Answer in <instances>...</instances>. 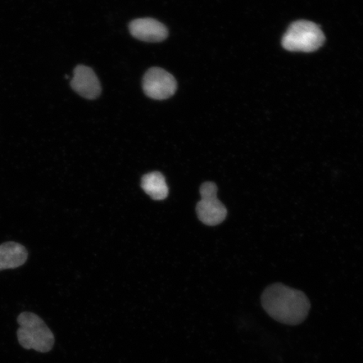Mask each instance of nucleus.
Listing matches in <instances>:
<instances>
[{"label":"nucleus","instance_id":"f257e3e1","mask_svg":"<svg viewBox=\"0 0 363 363\" xmlns=\"http://www.w3.org/2000/svg\"><path fill=\"white\" fill-rule=\"evenodd\" d=\"M262 306L272 319L296 325L306 319L311 303L305 294L282 284H274L262 295Z\"/></svg>","mask_w":363,"mask_h":363},{"label":"nucleus","instance_id":"f03ea898","mask_svg":"<svg viewBox=\"0 0 363 363\" xmlns=\"http://www.w3.org/2000/svg\"><path fill=\"white\" fill-rule=\"evenodd\" d=\"M20 328L17 338L23 348L47 353L52 350L55 337L42 318L31 312H23L17 318Z\"/></svg>","mask_w":363,"mask_h":363},{"label":"nucleus","instance_id":"7ed1b4c3","mask_svg":"<svg viewBox=\"0 0 363 363\" xmlns=\"http://www.w3.org/2000/svg\"><path fill=\"white\" fill-rule=\"evenodd\" d=\"M325 42V35L315 23L301 21L293 23L283 38V45L290 52H312Z\"/></svg>","mask_w":363,"mask_h":363},{"label":"nucleus","instance_id":"20e7f679","mask_svg":"<svg viewBox=\"0 0 363 363\" xmlns=\"http://www.w3.org/2000/svg\"><path fill=\"white\" fill-rule=\"evenodd\" d=\"M217 186L213 182H206L201 185V199L197 204L196 212L199 220L204 225H219L227 216L225 206L217 198Z\"/></svg>","mask_w":363,"mask_h":363},{"label":"nucleus","instance_id":"39448f33","mask_svg":"<svg viewBox=\"0 0 363 363\" xmlns=\"http://www.w3.org/2000/svg\"><path fill=\"white\" fill-rule=\"evenodd\" d=\"M143 85L147 96L157 101L169 99L178 87L174 77L160 67L149 69L144 76Z\"/></svg>","mask_w":363,"mask_h":363},{"label":"nucleus","instance_id":"423d86ee","mask_svg":"<svg viewBox=\"0 0 363 363\" xmlns=\"http://www.w3.org/2000/svg\"><path fill=\"white\" fill-rule=\"evenodd\" d=\"M130 33L135 38L147 43H160L169 35L167 27L152 18H140L130 22Z\"/></svg>","mask_w":363,"mask_h":363},{"label":"nucleus","instance_id":"0eeeda50","mask_svg":"<svg viewBox=\"0 0 363 363\" xmlns=\"http://www.w3.org/2000/svg\"><path fill=\"white\" fill-rule=\"evenodd\" d=\"M71 86L75 92L88 99H97L101 93V85L90 67L79 65L75 68Z\"/></svg>","mask_w":363,"mask_h":363},{"label":"nucleus","instance_id":"6e6552de","mask_svg":"<svg viewBox=\"0 0 363 363\" xmlns=\"http://www.w3.org/2000/svg\"><path fill=\"white\" fill-rule=\"evenodd\" d=\"M28 252L20 243L8 242L0 245V271L15 269L24 265Z\"/></svg>","mask_w":363,"mask_h":363},{"label":"nucleus","instance_id":"1a4fd4ad","mask_svg":"<svg viewBox=\"0 0 363 363\" xmlns=\"http://www.w3.org/2000/svg\"><path fill=\"white\" fill-rule=\"evenodd\" d=\"M142 188L154 201H163L169 195L165 177L159 172L145 175L142 179Z\"/></svg>","mask_w":363,"mask_h":363}]
</instances>
